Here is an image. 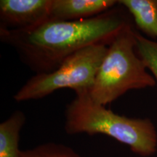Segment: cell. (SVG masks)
Segmentation results:
<instances>
[{
  "label": "cell",
  "mask_w": 157,
  "mask_h": 157,
  "mask_svg": "<svg viewBox=\"0 0 157 157\" xmlns=\"http://www.w3.org/2000/svg\"><path fill=\"white\" fill-rule=\"evenodd\" d=\"M64 129L68 135H105L127 145L139 156L157 151V132L150 119L119 115L92 99L90 92L76 93L65 111Z\"/></svg>",
  "instance_id": "2"
},
{
  "label": "cell",
  "mask_w": 157,
  "mask_h": 157,
  "mask_svg": "<svg viewBox=\"0 0 157 157\" xmlns=\"http://www.w3.org/2000/svg\"><path fill=\"white\" fill-rule=\"evenodd\" d=\"M52 0H1L0 28L25 30L50 18Z\"/></svg>",
  "instance_id": "5"
},
{
  "label": "cell",
  "mask_w": 157,
  "mask_h": 157,
  "mask_svg": "<svg viewBox=\"0 0 157 157\" xmlns=\"http://www.w3.org/2000/svg\"><path fill=\"white\" fill-rule=\"evenodd\" d=\"M123 9L116 6L98 16L79 21L49 19L25 30L0 28V40L14 49L21 61L35 74L50 73L82 49L94 44L109 46L131 22Z\"/></svg>",
  "instance_id": "1"
},
{
  "label": "cell",
  "mask_w": 157,
  "mask_h": 157,
  "mask_svg": "<svg viewBox=\"0 0 157 157\" xmlns=\"http://www.w3.org/2000/svg\"><path fill=\"white\" fill-rule=\"evenodd\" d=\"M21 157H83L74 149L60 143L48 142L21 150Z\"/></svg>",
  "instance_id": "9"
},
{
  "label": "cell",
  "mask_w": 157,
  "mask_h": 157,
  "mask_svg": "<svg viewBox=\"0 0 157 157\" xmlns=\"http://www.w3.org/2000/svg\"><path fill=\"white\" fill-rule=\"evenodd\" d=\"M108 47L102 44L87 47L66 58L53 71L34 74L17 90L13 99L17 103L42 99L63 88L75 93L90 92Z\"/></svg>",
  "instance_id": "4"
},
{
  "label": "cell",
  "mask_w": 157,
  "mask_h": 157,
  "mask_svg": "<svg viewBox=\"0 0 157 157\" xmlns=\"http://www.w3.org/2000/svg\"><path fill=\"white\" fill-rule=\"evenodd\" d=\"M136 51L157 82V41L151 40L136 31Z\"/></svg>",
  "instance_id": "10"
},
{
  "label": "cell",
  "mask_w": 157,
  "mask_h": 157,
  "mask_svg": "<svg viewBox=\"0 0 157 157\" xmlns=\"http://www.w3.org/2000/svg\"><path fill=\"white\" fill-rule=\"evenodd\" d=\"M136 31L127 23L108 47L90 92L95 103L106 106L129 90L156 86L136 51Z\"/></svg>",
  "instance_id": "3"
},
{
  "label": "cell",
  "mask_w": 157,
  "mask_h": 157,
  "mask_svg": "<svg viewBox=\"0 0 157 157\" xmlns=\"http://www.w3.org/2000/svg\"><path fill=\"white\" fill-rule=\"evenodd\" d=\"M26 121L25 113L15 111L0 124V157H21V132Z\"/></svg>",
  "instance_id": "8"
},
{
  "label": "cell",
  "mask_w": 157,
  "mask_h": 157,
  "mask_svg": "<svg viewBox=\"0 0 157 157\" xmlns=\"http://www.w3.org/2000/svg\"><path fill=\"white\" fill-rule=\"evenodd\" d=\"M122 6L132 15L139 30L147 38L157 39V0H119Z\"/></svg>",
  "instance_id": "7"
},
{
  "label": "cell",
  "mask_w": 157,
  "mask_h": 157,
  "mask_svg": "<svg viewBox=\"0 0 157 157\" xmlns=\"http://www.w3.org/2000/svg\"><path fill=\"white\" fill-rule=\"evenodd\" d=\"M117 5V0H52L50 19L72 21L91 18Z\"/></svg>",
  "instance_id": "6"
}]
</instances>
